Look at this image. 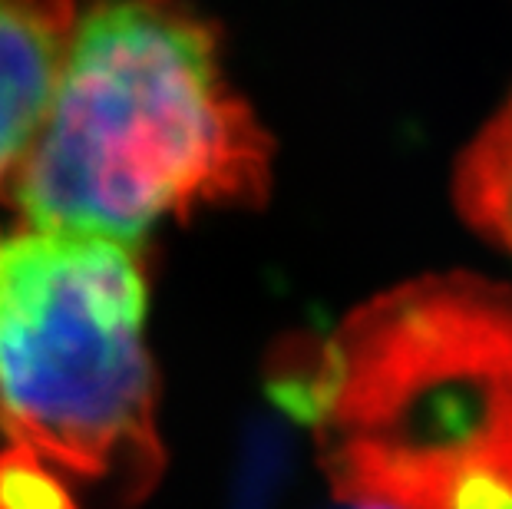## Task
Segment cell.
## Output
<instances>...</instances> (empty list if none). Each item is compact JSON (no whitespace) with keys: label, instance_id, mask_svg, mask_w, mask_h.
<instances>
[{"label":"cell","instance_id":"6da1fadb","mask_svg":"<svg viewBox=\"0 0 512 509\" xmlns=\"http://www.w3.org/2000/svg\"><path fill=\"white\" fill-rule=\"evenodd\" d=\"M7 182L30 229L133 248L162 219L265 202L271 139L202 14L182 0H103L73 24Z\"/></svg>","mask_w":512,"mask_h":509},{"label":"cell","instance_id":"277c9868","mask_svg":"<svg viewBox=\"0 0 512 509\" xmlns=\"http://www.w3.org/2000/svg\"><path fill=\"white\" fill-rule=\"evenodd\" d=\"M73 34V0H0V182L34 136Z\"/></svg>","mask_w":512,"mask_h":509},{"label":"cell","instance_id":"7a4b0ae2","mask_svg":"<svg viewBox=\"0 0 512 509\" xmlns=\"http://www.w3.org/2000/svg\"><path fill=\"white\" fill-rule=\"evenodd\" d=\"M337 500L453 509L473 480L512 490V288L423 275L370 298L271 367Z\"/></svg>","mask_w":512,"mask_h":509},{"label":"cell","instance_id":"5b68a950","mask_svg":"<svg viewBox=\"0 0 512 509\" xmlns=\"http://www.w3.org/2000/svg\"><path fill=\"white\" fill-rule=\"evenodd\" d=\"M453 196L466 225L512 255V93L456 162Z\"/></svg>","mask_w":512,"mask_h":509},{"label":"cell","instance_id":"3957f363","mask_svg":"<svg viewBox=\"0 0 512 509\" xmlns=\"http://www.w3.org/2000/svg\"><path fill=\"white\" fill-rule=\"evenodd\" d=\"M139 252L0 235V509L136 503L162 470Z\"/></svg>","mask_w":512,"mask_h":509},{"label":"cell","instance_id":"8992f818","mask_svg":"<svg viewBox=\"0 0 512 509\" xmlns=\"http://www.w3.org/2000/svg\"><path fill=\"white\" fill-rule=\"evenodd\" d=\"M347 509H384V506H357V503H351Z\"/></svg>","mask_w":512,"mask_h":509}]
</instances>
